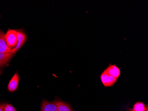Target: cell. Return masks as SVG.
Segmentation results:
<instances>
[{
  "label": "cell",
  "mask_w": 148,
  "mask_h": 111,
  "mask_svg": "<svg viewBox=\"0 0 148 111\" xmlns=\"http://www.w3.org/2000/svg\"><path fill=\"white\" fill-rule=\"evenodd\" d=\"M5 39L7 45L10 49L15 48L18 42L17 31L9 30L5 34Z\"/></svg>",
  "instance_id": "obj_1"
},
{
  "label": "cell",
  "mask_w": 148,
  "mask_h": 111,
  "mask_svg": "<svg viewBox=\"0 0 148 111\" xmlns=\"http://www.w3.org/2000/svg\"><path fill=\"white\" fill-rule=\"evenodd\" d=\"M100 78L103 85L106 87L112 86L117 80L115 77L107 74L105 71L101 75Z\"/></svg>",
  "instance_id": "obj_2"
},
{
  "label": "cell",
  "mask_w": 148,
  "mask_h": 111,
  "mask_svg": "<svg viewBox=\"0 0 148 111\" xmlns=\"http://www.w3.org/2000/svg\"><path fill=\"white\" fill-rule=\"evenodd\" d=\"M11 52L12 49L8 46L6 42L5 33L2 31H0V52L11 53Z\"/></svg>",
  "instance_id": "obj_3"
},
{
  "label": "cell",
  "mask_w": 148,
  "mask_h": 111,
  "mask_svg": "<svg viewBox=\"0 0 148 111\" xmlns=\"http://www.w3.org/2000/svg\"><path fill=\"white\" fill-rule=\"evenodd\" d=\"M41 108V111H57V106L56 101H43Z\"/></svg>",
  "instance_id": "obj_4"
},
{
  "label": "cell",
  "mask_w": 148,
  "mask_h": 111,
  "mask_svg": "<svg viewBox=\"0 0 148 111\" xmlns=\"http://www.w3.org/2000/svg\"><path fill=\"white\" fill-rule=\"evenodd\" d=\"M17 37H18V42H17V45L15 48L12 50L11 53L13 54H15L16 52L22 47L23 44L25 42L26 39L25 35L24 33L18 31H17Z\"/></svg>",
  "instance_id": "obj_5"
},
{
  "label": "cell",
  "mask_w": 148,
  "mask_h": 111,
  "mask_svg": "<svg viewBox=\"0 0 148 111\" xmlns=\"http://www.w3.org/2000/svg\"><path fill=\"white\" fill-rule=\"evenodd\" d=\"M19 77L18 73L16 72L13 75V77L11 79L8 85V89L9 91L13 92L15 91L18 87L19 84Z\"/></svg>",
  "instance_id": "obj_6"
},
{
  "label": "cell",
  "mask_w": 148,
  "mask_h": 111,
  "mask_svg": "<svg viewBox=\"0 0 148 111\" xmlns=\"http://www.w3.org/2000/svg\"><path fill=\"white\" fill-rule=\"evenodd\" d=\"M104 71L107 74L115 77L117 79L119 77L121 74L119 68L115 65L109 66Z\"/></svg>",
  "instance_id": "obj_7"
},
{
  "label": "cell",
  "mask_w": 148,
  "mask_h": 111,
  "mask_svg": "<svg viewBox=\"0 0 148 111\" xmlns=\"http://www.w3.org/2000/svg\"><path fill=\"white\" fill-rule=\"evenodd\" d=\"M57 106V111H73L71 107L62 101H56Z\"/></svg>",
  "instance_id": "obj_8"
},
{
  "label": "cell",
  "mask_w": 148,
  "mask_h": 111,
  "mask_svg": "<svg viewBox=\"0 0 148 111\" xmlns=\"http://www.w3.org/2000/svg\"><path fill=\"white\" fill-rule=\"evenodd\" d=\"M14 54L11 53H2L0 52V66L6 64Z\"/></svg>",
  "instance_id": "obj_9"
},
{
  "label": "cell",
  "mask_w": 148,
  "mask_h": 111,
  "mask_svg": "<svg viewBox=\"0 0 148 111\" xmlns=\"http://www.w3.org/2000/svg\"><path fill=\"white\" fill-rule=\"evenodd\" d=\"M146 109L145 105L142 102H138L133 106V111H145Z\"/></svg>",
  "instance_id": "obj_10"
},
{
  "label": "cell",
  "mask_w": 148,
  "mask_h": 111,
  "mask_svg": "<svg viewBox=\"0 0 148 111\" xmlns=\"http://www.w3.org/2000/svg\"><path fill=\"white\" fill-rule=\"evenodd\" d=\"M3 111H16L15 108L10 104H6Z\"/></svg>",
  "instance_id": "obj_11"
},
{
  "label": "cell",
  "mask_w": 148,
  "mask_h": 111,
  "mask_svg": "<svg viewBox=\"0 0 148 111\" xmlns=\"http://www.w3.org/2000/svg\"><path fill=\"white\" fill-rule=\"evenodd\" d=\"M6 104H1L0 105V111H3Z\"/></svg>",
  "instance_id": "obj_12"
},
{
  "label": "cell",
  "mask_w": 148,
  "mask_h": 111,
  "mask_svg": "<svg viewBox=\"0 0 148 111\" xmlns=\"http://www.w3.org/2000/svg\"><path fill=\"white\" fill-rule=\"evenodd\" d=\"M128 111H133L132 109H129ZM145 111H148V105H147L146 106V109H145Z\"/></svg>",
  "instance_id": "obj_13"
},
{
  "label": "cell",
  "mask_w": 148,
  "mask_h": 111,
  "mask_svg": "<svg viewBox=\"0 0 148 111\" xmlns=\"http://www.w3.org/2000/svg\"><path fill=\"white\" fill-rule=\"evenodd\" d=\"M0 74H1V71H0Z\"/></svg>",
  "instance_id": "obj_14"
}]
</instances>
